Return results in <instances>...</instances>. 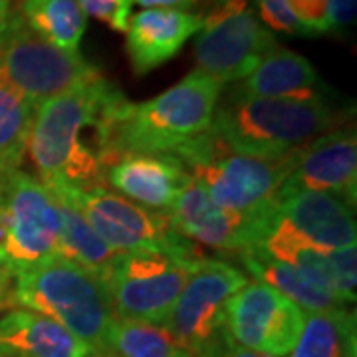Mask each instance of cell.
I'll list each match as a JSON object with an SVG mask.
<instances>
[{
	"instance_id": "1",
	"label": "cell",
	"mask_w": 357,
	"mask_h": 357,
	"mask_svg": "<svg viewBox=\"0 0 357 357\" xmlns=\"http://www.w3.org/2000/svg\"><path fill=\"white\" fill-rule=\"evenodd\" d=\"M121 100L119 88L100 76L34 107L26 151L46 187H103L109 119Z\"/></svg>"
},
{
	"instance_id": "2",
	"label": "cell",
	"mask_w": 357,
	"mask_h": 357,
	"mask_svg": "<svg viewBox=\"0 0 357 357\" xmlns=\"http://www.w3.org/2000/svg\"><path fill=\"white\" fill-rule=\"evenodd\" d=\"M222 86L192 70L153 100L117 103L107 131V161L126 153L177 155L211 128Z\"/></svg>"
},
{
	"instance_id": "3",
	"label": "cell",
	"mask_w": 357,
	"mask_h": 357,
	"mask_svg": "<svg viewBox=\"0 0 357 357\" xmlns=\"http://www.w3.org/2000/svg\"><path fill=\"white\" fill-rule=\"evenodd\" d=\"M345 119L330 100L248 98L230 91L208 129L234 153L282 157L342 128Z\"/></svg>"
},
{
	"instance_id": "4",
	"label": "cell",
	"mask_w": 357,
	"mask_h": 357,
	"mask_svg": "<svg viewBox=\"0 0 357 357\" xmlns=\"http://www.w3.org/2000/svg\"><path fill=\"white\" fill-rule=\"evenodd\" d=\"M298 153L282 157L234 153L206 129L173 157L218 206L243 215H274L282 187L298 163Z\"/></svg>"
},
{
	"instance_id": "5",
	"label": "cell",
	"mask_w": 357,
	"mask_h": 357,
	"mask_svg": "<svg viewBox=\"0 0 357 357\" xmlns=\"http://www.w3.org/2000/svg\"><path fill=\"white\" fill-rule=\"evenodd\" d=\"M13 302L58 321L100 354L117 319L100 276L60 255L16 276Z\"/></svg>"
},
{
	"instance_id": "6",
	"label": "cell",
	"mask_w": 357,
	"mask_h": 357,
	"mask_svg": "<svg viewBox=\"0 0 357 357\" xmlns=\"http://www.w3.org/2000/svg\"><path fill=\"white\" fill-rule=\"evenodd\" d=\"M48 189L77 208L115 255L157 252L189 260L203 258L199 246L175 229L167 213L149 211L105 187L52 185Z\"/></svg>"
},
{
	"instance_id": "7",
	"label": "cell",
	"mask_w": 357,
	"mask_h": 357,
	"mask_svg": "<svg viewBox=\"0 0 357 357\" xmlns=\"http://www.w3.org/2000/svg\"><path fill=\"white\" fill-rule=\"evenodd\" d=\"M0 222V268L10 278L60 255V208L40 178L20 169L4 175Z\"/></svg>"
},
{
	"instance_id": "8",
	"label": "cell",
	"mask_w": 357,
	"mask_h": 357,
	"mask_svg": "<svg viewBox=\"0 0 357 357\" xmlns=\"http://www.w3.org/2000/svg\"><path fill=\"white\" fill-rule=\"evenodd\" d=\"M195 264L178 256L126 252L115 255L100 280L115 318L163 328Z\"/></svg>"
},
{
	"instance_id": "9",
	"label": "cell",
	"mask_w": 357,
	"mask_h": 357,
	"mask_svg": "<svg viewBox=\"0 0 357 357\" xmlns=\"http://www.w3.org/2000/svg\"><path fill=\"white\" fill-rule=\"evenodd\" d=\"M102 76L82 54L60 50L34 34L22 18L0 38V84L34 107Z\"/></svg>"
},
{
	"instance_id": "10",
	"label": "cell",
	"mask_w": 357,
	"mask_h": 357,
	"mask_svg": "<svg viewBox=\"0 0 357 357\" xmlns=\"http://www.w3.org/2000/svg\"><path fill=\"white\" fill-rule=\"evenodd\" d=\"M278 44L260 24L246 0H217L203 16V30L195 42V58L204 74L218 84L241 82Z\"/></svg>"
},
{
	"instance_id": "11",
	"label": "cell",
	"mask_w": 357,
	"mask_h": 357,
	"mask_svg": "<svg viewBox=\"0 0 357 357\" xmlns=\"http://www.w3.org/2000/svg\"><path fill=\"white\" fill-rule=\"evenodd\" d=\"M248 282L246 274L229 262L203 256L197 260L163 328L197 356L225 328L227 302Z\"/></svg>"
},
{
	"instance_id": "12",
	"label": "cell",
	"mask_w": 357,
	"mask_h": 357,
	"mask_svg": "<svg viewBox=\"0 0 357 357\" xmlns=\"http://www.w3.org/2000/svg\"><path fill=\"white\" fill-rule=\"evenodd\" d=\"M306 312L262 282H248L225 307V332L241 347L286 357L300 337Z\"/></svg>"
},
{
	"instance_id": "13",
	"label": "cell",
	"mask_w": 357,
	"mask_h": 357,
	"mask_svg": "<svg viewBox=\"0 0 357 357\" xmlns=\"http://www.w3.org/2000/svg\"><path fill=\"white\" fill-rule=\"evenodd\" d=\"M175 229L192 243L222 252H250L266 236L274 215H243L218 206L195 181L181 191L167 211Z\"/></svg>"
},
{
	"instance_id": "14",
	"label": "cell",
	"mask_w": 357,
	"mask_h": 357,
	"mask_svg": "<svg viewBox=\"0 0 357 357\" xmlns=\"http://www.w3.org/2000/svg\"><path fill=\"white\" fill-rule=\"evenodd\" d=\"M255 250L298 270L324 290L335 294L345 304L356 302V244L328 250L300 238L280 218L274 217L266 236Z\"/></svg>"
},
{
	"instance_id": "15",
	"label": "cell",
	"mask_w": 357,
	"mask_h": 357,
	"mask_svg": "<svg viewBox=\"0 0 357 357\" xmlns=\"http://www.w3.org/2000/svg\"><path fill=\"white\" fill-rule=\"evenodd\" d=\"M282 189L330 192L356 206L357 137L354 128H337L304 145Z\"/></svg>"
},
{
	"instance_id": "16",
	"label": "cell",
	"mask_w": 357,
	"mask_h": 357,
	"mask_svg": "<svg viewBox=\"0 0 357 357\" xmlns=\"http://www.w3.org/2000/svg\"><path fill=\"white\" fill-rule=\"evenodd\" d=\"M189 181L187 169L173 155H117L103 167L102 175L105 189L112 187L157 213H167Z\"/></svg>"
},
{
	"instance_id": "17",
	"label": "cell",
	"mask_w": 357,
	"mask_h": 357,
	"mask_svg": "<svg viewBox=\"0 0 357 357\" xmlns=\"http://www.w3.org/2000/svg\"><path fill=\"white\" fill-rule=\"evenodd\" d=\"M276 217L307 243L337 250L356 244L354 208L330 192L282 189Z\"/></svg>"
},
{
	"instance_id": "18",
	"label": "cell",
	"mask_w": 357,
	"mask_h": 357,
	"mask_svg": "<svg viewBox=\"0 0 357 357\" xmlns=\"http://www.w3.org/2000/svg\"><path fill=\"white\" fill-rule=\"evenodd\" d=\"M203 30V14L173 8H145L128 26L129 62L137 76H145L177 56L187 40Z\"/></svg>"
},
{
	"instance_id": "19",
	"label": "cell",
	"mask_w": 357,
	"mask_h": 357,
	"mask_svg": "<svg viewBox=\"0 0 357 357\" xmlns=\"http://www.w3.org/2000/svg\"><path fill=\"white\" fill-rule=\"evenodd\" d=\"M2 357H103L58 321L30 310H13L0 318Z\"/></svg>"
},
{
	"instance_id": "20",
	"label": "cell",
	"mask_w": 357,
	"mask_h": 357,
	"mask_svg": "<svg viewBox=\"0 0 357 357\" xmlns=\"http://www.w3.org/2000/svg\"><path fill=\"white\" fill-rule=\"evenodd\" d=\"M321 89L324 84L310 60L278 46L232 89V93L276 100H328Z\"/></svg>"
},
{
	"instance_id": "21",
	"label": "cell",
	"mask_w": 357,
	"mask_h": 357,
	"mask_svg": "<svg viewBox=\"0 0 357 357\" xmlns=\"http://www.w3.org/2000/svg\"><path fill=\"white\" fill-rule=\"evenodd\" d=\"M286 357H357L356 314L347 307L306 312L300 337Z\"/></svg>"
},
{
	"instance_id": "22",
	"label": "cell",
	"mask_w": 357,
	"mask_h": 357,
	"mask_svg": "<svg viewBox=\"0 0 357 357\" xmlns=\"http://www.w3.org/2000/svg\"><path fill=\"white\" fill-rule=\"evenodd\" d=\"M244 268L255 276L256 280L278 290L282 296L292 300L296 306L304 312H321L332 307H347L344 300L335 294L324 290L316 282L306 278L298 270H294L284 262H278L258 250H250L241 255Z\"/></svg>"
},
{
	"instance_id": "23",
	"label": "cell",
	"mask_w": 357,
	"mask_h": 357,
	"mask_svg": "<svg viewBox=\"0 0 357 357\" xmlns=\"http://www.w3.org/2000/svg\"><path fill=\"white\" fill-rule=\"evenodd\" d=\"M18 13L40 38L60 50L76 54L88 26V16L77 0H22Z\"/></svg>"
},
{
	"instance_id": "24",
	"label": "cell",
	"mask_w": 357,
	"mask_h": 357,
	"mask_svg": "<svg viewBox=\"0 0 357 357\" xmlns=\"http://www.w3.org/2000/svg\"><path fill=\"white\" fill-rule=\"evenodd\" d=\"M102 354L107 357H197L161 326L115 319L105 335Z\"/></svg>"
},
{
	"instance_id": "25",
	"label": "cell",
	"mask_w": 357,
	"mask_h": 357,
	"mask_svg": "<svg viewBox=\"0 0 357 357\" xmlns=\"http://www.w3.org/2000/svg\"><path fill=\"white\" fill-rule=\"evenodd\" d=\"M60 208L62 229H60V256L84 266L102 278L103 272L112 264L115 252L103 243L100 234L91 229L86 217L64 199L54 195Z\"/></svg>"
},
{
	"instance_id": "26",
	"label": "cell",
	"mask_w": 357,
	"mask_h": 357,
	"mask_svg": "<svg viewBox=\"0 0 357 357\" xmlns=\"http://www.w3.org/2000/svg\"><path fill=\"white\" fill-rule=\"evenodd\" d=\"M34 117V105L14 89L0 84V173L16 171L26 149Z\"/></svg>"
},
{
	"instance_id": "27",
	"label": "cell",
	"mask_w": 357,
	"mask_h": 357,
	"mask_svg": "<svg viewBox=\"0 0 357 357\" xmlns=\"http://www.w3.org/2000/svg\"><path fill=\"white\" fill-rule=\"evenodd\" d=\"M86 16H93L115 32H128L133 0H77Z\"/></svg>"
},
{
	"instance_id": "28",
	"label": "cell",
	"mask_w": 357,
	"mask_h": 357,
	"mask_svg": "<svg viewBox=\"0 0 357 357\" xmlns=\"http://www.w3.org/2000/svg\"><path fill=\"white\" fill-rule=\"evenodd\" d=\"M288 6L307 36L328 34V2L326 0H288Z\"/></svg>"
},
{
	"instance_id": "29",
	"label": "cell",
	"mask_w": 357,
	"mask_h": 357,
	"mask_svg": "<svg viewBox=\"0 0 357 357\" xmlns=\"http://www.w3.org/2000/svg\"><path fill=\"white\" fill-rule=\"evenodd\" d=\"M262 14V20L266 22L274 32L294 34V36H307L302 24L296 20V16L288 6V0H256Z\"/></svg>"
},
{
	"instance_id": "30",
	"label": "cell",
	"mask_w": 357,
	"mask_h": 357,
	"mask_svg": "<svg viewBox=\"0 0 357 357\" xmlns=\"http://www.w3.org/2000/svg\"><path fill=\"white\" fill-rule=\"evenodd\" d=\"M197 357H270L264 354H258L252 349L241 347L238 344H234L229 337V333L225 332V328L204 345L203 349L197 354Z\"/></svg>"
},
{
	"instance_id": "31",
	"label": "cell",
	"mask_w": 357,
	"mask_h": 357,
	"mask_svg": "<svg viewBox=\"0 0 357 357\" xmlns=\"http://www.w3.org/2000/svg\"><path fill=\"white\" fill-rule=\"evenodd\" d=\"M328 2V26L330 32L345 30L354 24L357 13V0H326Z\"/></svg>"
},
{
	"instance_id": "32",
	"label": "cell",
	"mask_w": 357,
	"mask_h": 357,
	"mask_svg": "<svg viewBox=\"0 0 357 357\" xmlns=\"http://www.w3.org/2000/svg\"><path fill=\"white\" fill-rule=\"evenodd\" d=\"M18 18L20 13L14 6V0H0V38L16 24Z\"/></svg>"
},
{
	"instance_id": "33",
	"label": "cell",
	"mask_w": 357,
	"mask_h": 357,
	"mask_svg": "<svg viewBox=\"0 0 357 357\" xmlns=\"http://www.w3.org/2000/svg\"><path fill=\"white\" fill-rule=\"evenodd\" d=\"M143 8H173V10H187L201 0H133ZM217 2V0H213Z\"/></svg>"
},
{
	"instance_id": "34",
	"label": "cell",
	"mask_w": 357,
	"mask_h": 357,
	"mask_svg": "<svg viewBox=\"0 0 357 357\" xmlns=\"http://www.w3.org/2000/svg\"><path fill=\"white\" fill-rule=\"evenodd\" d=\"M13 302V288H10V276L0 268V310Z\"/></svg>"
},
{
	"instance_id": "35",
	"label": "cell",
	"mask_w": 357,
	"mask_h": 357,
	"mask_svg": "<svg viewBox=\"0 0 357 357\" xmlns=\"http://www.w3.org/2000/svg\"><path fill=\"white\" fill-rule=\"evenodd\" d=\"M4 175H6V173H0V203H2V187H4Z\"/></svg>"
},
{
	"instance_id": "36",
	"label": "cell",
	"mask_w": 357,
	"mask_h": 357,
	"mask_svg": "<svg viewBox=\"0 0 357 357\" xmlns=\"http://www.w3.org/2000/svg\"><path fill=\"white\" fill-rule=\"evenodd\" d=\"M103 357H107V356H103Z\"/></svg>"
},
{
	"instance_id": "37",
	"label": "cell",
	"mask_w": 357,
	"mask_h": 357,
	"mask_svg": "<svg viewBox=\"0 0 357 357\" xmlns=\"http://www.w3.org/2000/svg\"><path fill=\"white\" fill-rule=\"evenodd\" d=\"M0 357H2V356H0Z\"/></svg>"
}]
</instances>
